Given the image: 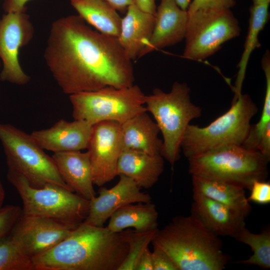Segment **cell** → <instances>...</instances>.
Segmentation results:
<instances>
[{"mask_svg":"<svg viewBox=\"0 0 270 270\" xmlns=\"http://www.w3.org/2000/svg\"><path fill=\"white\" fill-rule=\"evenodd\" d=\"M34 26L26 10L7 12L0 19V59L2 69L0 80L18 85L28 84L30 78L22 70L19 50L32 40Z\"/></svg>","mask_w":270,"mask_h":270,"instance_id":"cell-11","label":"cell"},{"mask_svg":"<svg viewBox=\"0 0 270 270\" xmlns=\"http://www.w3.org/2000/svg\"><path fill=\"white\" fill-rule=\"evenodd\" d=\"M0 140L8 168L23 175L32 186L55 184L73 192L63 180L52 156L44 152L30 134L0 122Z\"/></svg>","mask_w":270,"mask_h":270,"instance_id":"cell-9","label":"cell"},{"mask_svg":"<svg viewBox=\"0 0 270 270\" xmlns=\"http://www.w3.org/2000/svg\"><path fill=\"white\" fill-rule=\"evenodd\" d=\"M236 4L234 0H192L187 10L188 14L198 10L208 8H229Z\"/></svg>","mask_w":270,"mask_h":270,"instance_id":"cell-32","label":"cell"},{"mask_svg":"<svg viewBox=\"0 0 270 270\" xmlns=\"http://www.w3.org/2000/svg\"><path fill=\"white\" fill-rule=\"evenodd\" d=\"M151 243L166 252L178 270H222L230 260L218 236L192 214L176 216L158 228Z\"/></svg>","mask_w":270,"mask_h":270,"instance_id":"cell-3","label":"cell"},{"mask_svg":"<svg viewBox=\"0 0 270 270\" xmlns=\"http://www.w3.org/2000/svg\"><path fill=\"white\" fill-rule=\"evenodd\" d=\"M136 270H153L152 252L147 248L140 257Z\"/></svg>","mask_w":270,"mask_h":270,"instance_id":"cell-35","label":"cell"},{"mask_svg":"<svg viewBox=\"0 0 270 270\" xmlns=\"http://www.w3.org/2000/svg\"><path fill=\"white\" fill-rule=\"evenodd\" d=\"M146 96L138 86L133 84L124 88L108 86L78 92L70 95V100L74 120H86L92 126L104 121L122 124L146 111Z\"/></svg>","mask_w":270,"mask_h":270,"instance_id":"cell-8","label":"cell"},{"mask_svg":"<svg viewBox=\"0 0 270 270\" xmlns=\"http://www.w3.org/2000/svg\"><path fill=\"white\" fill-rule=\"evenodd\" d=\"M92 125L86 120L61 119L50 128L33 131L30 135L43 149L54 152L86 149Z\"/></svg>","mask_w":270,"mask_h":270,"instance_id":"cell-16","label":"cell"},{"mask_svg":"<svg viewBox=\"0 0 270 270\" xmlns=\"http://www.w3.org/2000/svg\"><path fill=\"white\" fill-rule=\"evenodd\" d=\"M6 177L20 196L22 214L52 218L74 227L85 220L90 200L78 194L55 184L33 187L23 175L10 168Z\"/></svg>","mask_w":270,"mask_h":270,"instance_id":"cell-7","label":"cell"},{"mask_svg":"<svg viewBox=\"0 0 270 270\" xmlns=\"http://www.w3.org/2000/svg\"><path fill=\"white\" fill-rule=\"evenodd\" d=\"M257 150L270 160V124L264 130L260 140Z\"/></svg>","mask_w":270,"mask_h":270,"instance_id":"cell-34","label":"cell"},{"mask_svg":"<svg viewBox=\"0 0 270 270\" xmlns=\"http://www.w3.org/2000/svg\"><path fill=\"white\" fill-rule=\"evenodd\" d=\"M152 255L153 270H178L172 258L159 248L153 246Z\"/></svg>","mask_w":270,"mask_h":270,"instance_id":"cell-33","label":"cell"},{"mask_svg":"<svg viewBox=\"0 0 270 270\" xmlns=\"http://www.w3.org/2000/svg\"><path fill=\"white\" fill-rule=\"evenodd\" d=\"M154 16L152 34L138 58L154 50L176 44L184 39L188 14L174 0H161Z\"/></svg>","mask_w":270,"mask_h":270,"instance_id":"cell-15","label":"cell"},{"mask_svg":"<svg viewBox=\"0 0 270 270\" xmlns=\"http://www.w3.org/2000/svg\"><path fill=\"white\" fill-rule=\"evenodd\" d=\"M106 228L118 233L128 228L146 231L158 228V212L154 204L136 202L126 204L115 212L109 218Z\"/></svg>","mask_w":270,"mask_h":270,"instance_id":"cell-23","label":"cell"},{"mask_svg":"<svg viewBox=\"0 0 270 270\" xmlns=\"http://www.w3.org/2000/svg\"><path fill=\"white\" fill-rule=\"evenodd\" d=\"M269 4H252L250 8L248 31L243 52L238 65V70L234 86L232 88L234 96L232 102L236 100L241 95L242 88L250 57L255 48L260 46L258 36L268 20Z\"/></svg>","mask_w":270,"mask_h":270,"instance_id":"cell-25","label":"cell"},{"mask_svg":"<svg viewBox=\"0 0 270 270\" xmlns=\"http://www.w3.org/2000/svg\"><path fill=\"white\" fill-rule=\"evenodd\" d=\"M157 229L139 231L128 228L119 232L128 244V251L118 270H136L140 257L151 243Z\"/></svg>","mask_w":270,"mask_h":270,"instance_id":"cell-27","label":"cell"},{"mask_svg":"<svg viewBox=\"0 0 270 270\" xmlns=\"http://www.w3.org/2000/svg\"><path fill=\"white\" fill-rule=\"evenodd\" d=\"M136 4L142 10L155 15L156 10L155 0H136Z\"/></svg>","mask_w":270,"mask_h":270,"instance_id":"cell-38","label":"cell"},{"mask_svg":"<svg viewBox=\"0 0 270 270\" xmlns=\"http://www.w3.org/2000/svg\"><path fill=\"white\" fill-rule=\"evenodd\" d=\"M253 4H270V0H252Z\"/></svg>","mask_w":270,"mask_h":270,"instance_id":"cell-41","label":"cell"},{"mask_svg":"<svg viewBox=\"0 0 270 270\" xmlns=\"http://www.w3.org/2000/svg\"><path fill=\"white\" fill-rule=\"evenodd\" d=\"M190 93L186 83L176 82L168 92L156 88L146 96V111L152 114L162 134L160 155L172 166L180 158V144L187 126L202 114V108L191 102Z\"/></svg>","mask_w":270,"mask_h":270,"instance_id":"cell-5","label":"cell"},{"mask_svg":"<svg viewBox=\"0 0 270 270\" xmlns=\"http://www.w3.org/2000/svg\"><path fill=\"white\" fill-rule=\"evenodd\" d=\"M261 64L266 80L262 112L259 121L256 124L251 125L248 134L242 144L246 148L254 150H257L264 130L270 124V54L268 50H266L264 54Z\"/></svg>","mask_w":270,"mask_h":270,"instance_id":"cell-28","label":"cell"},{"mask_svg":"<svg viewBox=\"0 0 270 270\" xmlns=\"http://www.w3.org/2000/svg\"><path fill=\"white\" fill-rule=\"evenodd\" d=\"M154 14L144 12L136 4L130 6L122 18L118 40L128 58L132 60L138 56L152 34Z\"/></svg>","mask_w":270,"mask_h":270,"instance_id":"cell-19","label":"cell"},{"mask_svg":"<svg viewBox=\"0 0 270 270\" xmlns=\"http://www.w3.org/2000/svg\"><path fill=\"white\" fill-rule=\"evenodd\" d=\"M128 251L119 232L82 222L32 260L34 270H118Z\"/></svg>","mask_w":270,"mask_h":270,"instance_id":"cell-2","label":"cell"},{"mask_svg":"<svg viewBox=\"0 0 270 270\" xmlns=\"http://www.w3.org/2000/svg\"><path fill=\"white\" fill-rule=\"evenodd\" d=\"M29 0H4V10L6 13L25 10V6Z\"/></svg>","mask_w":270,"mask_h":270,"instance_id":"cell-36","label":"cell"},{"mask_svg":"<svg viewBox=\"0 0 270 270\" xmlns=\"http://www.w3.org/2000/svg\"><path fill=\"white\" fill-rule=\"evenodd\" d=\"M72 6L88 24L102 34L118 38L122 18L103 0H71Z\"/></svg>","mask_w":270,"mask_h":270,"instance_id":"cell-24","label":"cell"},{"mask_svg":"<svg viewBox=\"0 0 270 270\" xmlns=\"http://www.w3.org/2000/svg\"><path fill=\"white\" fill-rule=\"evenodd\" d=\"M192 192L224 204L246 218L252 207L245 188L238 184L210 178L192 176Z\"/></svg>","mask_w":270,"mask_h":270,"instance_id":"cell-22","label":"cell"},{"mask_svg":"<svg viewBox=\"0 0 270 270\" xmlns=\"http://www.w3.org/2000/svg\"><path fill=\"white\" fill-rule=\"evenodd\" d=\"M188 172L232 182L250 189L255 180H265L270 159L257 150L232 145L188 158Z\"/></svg>","mask_w":270,"mask_h":270,"instance_id":"cell-6","label":"cell"},{"mask_svg":"<svg viewBox=\"0 0 270 270\" xmlns=\"http://www.w3.org/2000/svg\"><path fill=\"white\" fill-rule=\"evenodd\" d=\"M52 158L63 180L74 192L88 200L96 196L88 152H54Z\"/></svg>","mask_w":270,"mask_h":270,"instance_id":"cell-18","label":"cell"},{"mask_svg":"<svg viewBox=\"0 0 270 270\" xmlns=\"http://www.w3.org/2000/svg\"><path fill=\"white\" fill-rule=\"evenodd\" d=\"M76 228L52 218L22 213L9 234L32 259L58 244Z\"/></svg>","mask_w":270,"mask_h":270,"instance_id":"cell-13","label":"cell"},{"mask_svg":"<svg viewBox=\"0 0 270 270\" xmlns=\"http://www.w3.org/2000/svg\"><path fill=\"white\" fill-rule=\"evenodd\" d=\"M247 244L253 254L248 259L236 263L257 266L263 269L270 268V230L266 228L259 234H254L244 227L234 238Z\"/></svg>","mask_w":270,"mask_h":270,"instance_id":"cell-26","label":"cell"},{"mask_svg":"<svg viewBox=\"0 0 270 270\" xmlns=\"http://www.w3.org/2000/svg\"><path fill=\"white\" fill-rule=\"evenodd\" d=\"M0 270H34L32 259L20 250L9 234L0 238Z\"/></svg>","mask_w":270,"mask_h":270,"instance_id":"cell-29","label":"cell"},{"mask_svg":"<svg viewBox=\"0 0 270 270\" xmlns=\"http://www.w3.org/2000/svg\"><path fill=\"white\" fill-rule=\"evenodd\" d=\"M182 10H187L191 0H174Z\"/></svg>","mask_w":270,"mask_h":270,"instance_id":"cell-39","label":"cell"},{"mask_svg":"<svg viewBox=\"0 0 270 270\" xmlns=\"http://www.w3.org/2000/svg\"><path fill=\"white\" fill-rule=\"evenodd\" d=\"M118 183L110 188L101 187L98 196L90 200L88 214L84 222L96 226H103L106 221L118 209L126 204L136 202H152L148 194L142 192L130 178L120 174Z\"/></svg>","mask_w":270,"mask_h":270,"instance_id":"cell-14","label":"cell"},{"mask_svg":"<svg viewBox=\"0 0 270 270\" xmlns=\"http://www.w3.org/2000/svg\"><path fill=\"white\" fill-rule=\"evenodd\" d=\"M5 198V192L0 180V209L2 207V204Z\"/></svg>","mask_w":270,"mask_h":270,"instance_id":"cell-40","label":"cell"},{"mask_svg":"<svg viewBox=\"0 0 270 270\" xmlns=\"http://www.w3.org/2000/svg\"><path fill=\"white\" fill-rule=\"evenodd\" d=\"M22 213V208L14 205H6L0 209V238L10 232Z\"/></svg>","mask_w":270,"mask_h":270,"instance_id":"cell-30","label":"cell"},{"mask_svg":"<svg viewBox=\"0 0 270 270\" xmlns=\"http://www.w3.org/2000/svg\"><path fill=\"white\" fill-rule=\"evenodd\" d=\"M164 170V158L160 154L123 150L117 166L118 175L132 179L140 188H150L158 182Z\"/></svg>","mask_w":270,"mask_h":270,"instance_id":"cell-20","label":"cell"},{"mask_svg":"<svg viewBox=\"0 0 270 270\" xmlns=\"http://www.w3.org/2000/svg\"><path fill=\"white\" fill-rule=\"evenodd\" d=\"M109 4L116 11L124 12L128 8L136 4V0H103Z\"/></svg>","mask_w":270,"mask_h":270,"instance_id":"cell-37","label":"cell"},{"mask_svg":"<svg viewBox=\"0 0 270 270\" xmlns=\"http://www.w3.org/2000/svg\"><path fill=\"white\" fill-rule=\"evenodd\" d=\"M87 152L91 164L93 182L102 186L116 176L117 166L122 152L121 124L104 121L92 126Z\"/></svg>","mask_w":270,"mask_h":270,"instance_id":"cell-12","label":"cell"},{"mask_svg":"<svg viewBox=\"0 0 270 270\" xmlns=\"http://www.w3.org/2000/svg\"><path fill=\"white\" fill-rule=\"evenodd\" d=\"M250 193L248 200L249 202L266 204L270 202V184L265 180H255L252 184Z\"/></svg>","mask_w":270,"mask_h":270,"instance_id":"cell-31","label":"cell"},{"mask_svg":"<svg viewBox=\"0 0 270 270\" xmlns=\"http://www.w3.org/2000/svg\"><path fill=\"white\" fill-rule=\"evenodd\" d=\"M44 58L58 86L69 96L108 86L126 88L134 81L132 60L118 38L93 30L79 15L52 22Z\"/></svg>","mask_w":270,"mask_h":270,"instance_id":"cell-1","label":"cell"},{"mask_svg":"<svg viewBox=\"0 0 270 270\" xmlns=\"http://www.w3.org/2000/svg\"><path fill=\"white\" fill-rule=\"evenodd\" d=\"M160 132L146 111L139 114L121 124L122 150L160 154L162 140L158 137Z\"/></svg>","mask_w":270,"mask_h":270,"instance_id":"cell-21","label":"cell"},{"mask_svg":"<svg viewBox=\"0 0 270 270\" xmlns=\"http://www.w3.org/2000/svg\"><path fill=\"white\" fill-rule=\"evenodd\" d=\"M191 214L218 236L234 238L246 227L245 218L230 208L193 193Z\"/></svg>","mask_w":270,"mask_h":270,"instance_id":"cell-17","label":"cell"},{"mask_svg":"<svg viewBox=\"0 0 270 270\" xmlns=\"http://www.w3.org/2000/svg\"><path fill=\"white\" fill-rule=\"evenodd\" d=\"M258 108L250 96L241 95L230 108L208 126L188 124L180 148L187 158L232 145H242L250 128V120Z\"/></svg>","mask_w":270,"mask_h":270,"instance_id":"cell-4","label":"cell"},{"mask_svg":"<svg viewBox=\"0 0 270 270\" xmlns=\"http://www.w3.org/2000/svg\"><path fill=\"white\" fill-rule=\"evenodd\" d=\"M240 32L238 22L230 9L202 8L188 14L182 56L194 60L205 59Z\"/></svg>","mask_w":270,"mask_h":270,"instance_id":"cell-10","label":"cell"},{"mask_svg":"<svg viewBox=\"0 0 270 270\" xmlns=\"http://www.w3.org/2000/svg\"><path fill=\"white\" fill-rule=\"evenodd\" d=\"M0 65H1V63H0Z\"/></svg>","mask_w":270,"mask_h":270,"instance_id":"cell-42","label":"cell"}]
</instances>
